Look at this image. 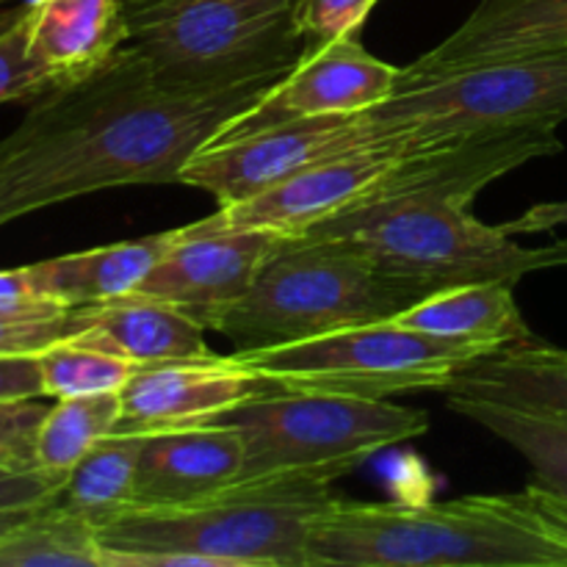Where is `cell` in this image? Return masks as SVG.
<instances>
[{
	"mask_svg": "<svg viewBox=\"0 0 567 567\" xmlns=\"http://www.w3.org/2000/svg\"><path fill=\"white\" fill-rule=\"evenodd\" d=\"M275 83L166 92L125 44L89 75L31 100L0 138V225L105 188L181 183L188 161Z\"/></svg>",
	"mask_w": 567,
	"mask_h": 567,
	"instance_id": "cell-1",
	"label": "cell"
},
{
	"mask_svg": "<svg viewBox=\"0 0 567 567\" xmlns=\"http://www.w3.org/2000/svg\"><path fill=\"white\" fill-rule=\"evenodd\" d=\"M557 127L480 133L421 147L365 203L293 236L338 241L391 275L426 286L507 280L567 266V238L524 247L474 216L476 194L535 158L563 153Z\"/></svg>",
	"mask_w": 567,
	"mask_h": 567,
	"instance_id": "cell-2",
	"label": "cell"
},
{
	"mask_svg": "<svg viewBox=\"0 0 567 567\" xmlns=\"http://www.w3.org/2000/svg\"><path fill=\"white\" fill-rule=\"evenodd\" d=\"M308 567H567V498L535 480L452 502L336 498L310 526Z\"/></svg>",
	"mask_w": 567,
	"mask_h": 567,
	"instance_id": "cell-3",
	"label": "cell"
},
{
	"mask_svg": "<svg viewBox=\"0 0 567 567\" xmlns=\"http://www.w3.org/2000/svg\"><path fill=\"white\" fill-rule=\"evenodd\" d=\"M349 471H286L177 507H125L97 524L105 567H308L310 526Z\"/></svg>",
	"mask_w": 567,
	"mask_h": 567,
	"instance_id": "cell-4",
	"label": "cell"
},
{
	"mask_svg": "<svg viewBox=\"0 0 567 567\" xmlns=\"http://www.w3.org/2000/svg\"><path fill=\"white\" fill-rule=\"evenodd\" d=\"M432 291L437 288L391 275L338 241L286 236L252 288L210 330L236 352H255L388 321Z\"/></svg>",
	"mask_w": 567,
	"mask_h": 567,
	"instance_id": "cell-5",
	"label": "cell"
},
{
	"mask_svg": "<svg viewBox=\"0 0 567 567\" xmlns=\"http://www.w3.org/2000/svg\"><path fill=\"white\" fill-rule=\"evenodd\" d=\"M302 0H150L127 6V48L175 94L280 81L308 42Z\"/></svg>",
	"mask_w": 567,
	"mask_h": 567,
	"instance_id": "cell-6",
	"label": "cell"
},
{
	"mask_svg": "<svg viewBox=\"0 0 567 567\" xmlns=\"http://www.w3.org/2000/svg\"><path fill=\"white\" fill-rule=\"evenodd\" d=\"M360 116L371 142H404L415 150L480 133L557 127L567 120V50L430 78L399 70L391 97Z\"/></svg>",
	"mask_w": 567,
	"mask_h": 567,
	"instance_id": "cell-7",
	"label": "cell"
},
{
	"mask_svg": "<svg viewBox=\"0 0 567 567\" xmlns=\"http://www.w3.org/2000/svg\"><path fill=\"white\" fill-rule=\"evenodd\" d=\"M216 421L233 424L244 435L247 465L241 480L327 465L358 468L382 449L430 430L424 410L399 408L388 399L297 391L275 382Z\"/></svg>",
	"mask_w": 567,
	"mask_h": 567,
	"instance_id": "cell-8",
	"label": "cell"
},
{
	"mask_svg": "<svg viewBox=\"0 0 567 567\" xmlns=\"http://www.w3.org/2000/svg\"><path fill=\"white\" fill-rule=\"evenodd\" d=\"M487 352L496 349L388 319L343 327L310 341L233 354L280 388L388 399L443 391L465 363Z\"/></svg>",
	"mask_w": 567,
	"mask_h": 567,
	"instance_id": "cell-9",
	"label": "cell"
},
{
	"mask_svg": "<svg viewBox=\"0 0 567 567\" xmlns=\"http://www.w3.org/2000/svg\"><path fill=\"white\" fill-rule=\"evenodd\" d=\"M371 133L360 114L313 116L247 136L210 142L183 169V186L210 194L219 208L252 199L305 166L363 147ZM382 144V142H380Z\"/></svg>",
	"mask_w": 567,
	"mask_h": 567,
	"instance_id": "cell-10",
	"label": "cell"
},
{
	"mask_svg": "<svg viewBox=\"0 0 567 567\" xmlns=\"http://www.w3.org/2000/svg\"><path fill=\"white\" fill-rule=\"evenodd\" d=\"M410 153H415L410 144L382 142L330 155L293 172L252 199L216 208V214L199 219V225L219 230L255 227L293 236L374 197Z\"/></svg>",
	"mask_w": 567,
	"mask_h": 567,
	"instance_id": "cell-11",
	"label": "cell"
},
{
	"mask_svg": "<svg viewBox=\"0 0 567 567\" xmlns=\"http://www.w3.org/2000/svg\"><path fill=\"white\" fill-rule=\"evenodd\" d=\"M286 233L255 227H177L164 258L138 282L136 293L161 299L210 330L214 321L252 288Z\"/></svg>",
	"mask_w": 567,
	"mask_h": 567,
	"instance_id": "cell-12",
	"label": "cell"
},
{
	"mask_svg": "<svg viewBox=\"0 0 567 567\" xmlns=\"http://www.w3.org/2000/svg\"><path fill=\"white\" fill-rule=\"evenodd\" d=\"M399 81V66L385 64L358 42V33L308 50L291 72L264 97L230 120L214 142L247 136L313 116L360 114L385 103Z\"/></svg>",
	"mask_w": 567,
	"mask_h": 567,
	"instance_id": "cell-13",
	"label": "cell"
},
{
	"mask_svg": "<svg viewBox=\"0 0 567 567\" xmlns=\"http://www.w3.org/2000/svg\"><path fill=\"white\" fill-rule=\"evenodd\" d=\"M271 382L236 354L166 360L136 365L122 388V415L116 432L181 430L216 421L227 410L260 396Z\"/></svg>",
	"mask_w": 567,
	"mask_h": 567,
	"instance_id": "cell-14",
	"label": "cell"
},
{
	"mask_svg": "<svg viewBox=\"0 0 567 567\" xmlns=\"http://www.w3.org/2000/svg\"><path fill=\"white\" fill-rule=\"evenodd\" d=\"M559 50H567V0H480L452 37L402 66V75H446Z\"/></svg>",
	"mask_w": 567,
	"mask_h": 567,
	"instance_id": "cell-15",
	"label": "cell"
},
{
	"mask_svg": "<svg viewBox=\"0 0 567 567\" xmlns=\"http://www.w3.org/2000/svg\"><path fill=\"white\" fill-rule=\"evenodd\" d=\"M247 443L233 424L208 421L147 435L131 507H177L236 485Z\"/></svg>",
	"mask_w": 567,
	"mask_h": 567,
	"instance_id": "cell-16",
	"label": "cell"
},
{
	"mask_svg": "<svg viewBox=\"0 0 567 567\" xmlns=\"http://www.w3.org/2000/svg\"><path fill=\"white\" fill-rule=\"evenodd\" d=\"M28 6V50L55 86L89 75L127 44L125 0H37Z\"/></svg>",
	"mask_w": 567,
	"mask_h": 567,
	"instance_id": "cell-17",
	"label": "cell"
},
{
	"mask_svg": "<svg viewBox=\"0 0 567 567\" xmlns=\"http://www.w3.org/2000/svg\"><path fill=\"white\" fill-rule=\"evenodd\" d=\"M175 236L177 230H166L136 238V241H120L39 260V264L20 266L22 280L31 299L59 302L66 308L109 302V299L136 291L150 269L164 258Z\"/></svg>",
	"mask_w": 567,
	"mask_h": 567,
	"instance_id": "cell-18",
	"label": "cell"
},
{
	"mask_svg": "<svg viewBox=\"0 0 567 567\" xmlns=\"http://www.w3.org/2000/svg\"><path fill=\"white\" fill-rule=\"evenodd\" d=\"M75 341L116 354L133 365L210 354L205 327L199 321L136 291L109 302L86 305V327L78 332Z\"/></svg>",
	"mask_w": 567,
	"mask_h": 567,
	"instance_id": "cell-19",
	"label": "cell"
},
{
	"mask_svg": "<svg viewBox=\"0 0 567 567\" xmlns=\"http://www.w3.org/2000/svg\"><path fill=\"white\" fill-rule=\"evenodd\" d=\"M443 393L535 410L567 421V349L540 338L509 343L465 363Z\"/></svg>",
	"mask_w": 567,
	"mask_h": 567,
	"instance_id": "cell-20",
	"label": "cell"
},
{
	"mask_svg": "<svg viewBox=\"0 0 567 567\" xmlns=\"http://www.w3.org/2000/svg\"><path fill=\"white\" fill-rule=\"evenodd\" d=\"M393 321L432 336L487 343L493 349L535 338L515 302V282L507 280L443 286L393 316Z\"/></svg>",
	"mask_w": 567,
	"mask_h": 567,
	"instance_id": "cell-21",
	"label": "cell"
},
{
	"mask_svg": "<svg viewBox=\"0 0 567 567\" xmlns=\"http://www.w3.org/2000/svg\"><path fill=\"white\" fill-rule=\"evenodd\" d=\"M144 443V432H111L70 471L55 504L94 526L131 507Z\"/></svg>",
	"mask_w": 567,
	"mask_h": 567,
	"instance_id": "cell-22",
	"label": "cell"
},
{
	"mask_svg": "<svg viewBox=\"0 0 567 567\" xmlns=\"http://www.w3.org/2000/svg\"><path fill=\"white\" fill-rule=\"evenodd\" d=\"M449 408L498 441L513 446L529 463L532 480L567 498V421L535 410L509 408L485 399L446 396Z\"/></svg>",
	"mask_w": 567,
	"mask_h": 567,
	"instance_id": "cell-23",
	"label": "cell"
},
{
	"mask_svg": "<svg viewBox=\"0 0 567 567\" xmlns=\"http://www.w3.org/2000/svg\"><path fill=\"white\" fill-rule=\"evenodd\" d=\"M0 567H105L97 526L59 504L0 535Z\"/></svg>",
	"mask_w": 567,
	"mask_h": 567,
	"instance_id": "cell-24",
	"label": "cell"
},
{
	"mask_svg": "<svg viewBox=\"0 0 567 567\" xmlns=\"http://www.w3.org/2000/svg\"><path fill=\"white\" fill-rule=\"evenodd\" d=\"M122 415L120 391L89 393V396L55 399L44 413L37 435V465L53 474L70 476V471L116 432Z\"/></svg>",
	"mask_w": 567,
	"mask_h": 567,
	"instance_id": "cell-25",
	"label": "cell"
},
{
	"mask_svg": "<svg viewBox=\"0 0 567 567\" xmlns=\"http://www.w3.org/2000/svg\"><path fill=\"white\" fill-rule=\"evenodd\" d=\"M44 396L70 399L122 391L136 365L97 347L66 338L37 354Z\"/></svg>",
	"mask_w": 567,
	"mask_h": 567,
	"instance_id": "cell-26",
	"label": "cell"
},
{
	"mask_svg": "<svg viewBox=\"0 0 567 567\" xmlns=\"http://www.w3.org/2000/svg\"><path fill=\"white\" fill-rule=\"evenodd\" d=\"M86 327V305L0 302V354H39Z\"/></svg>",
	"mask_w": 567,
	"mask_h": 567,
	"instance_id": "cell-27",
	"label": "cell"
},
{
	"mask_svg": "<svg viewBox=\"0 0 567 567\" xmlns=\"http://www.w3.org/2000/svg\"><path fill=\"white\" fill-rule=\"evenodd\" d=\"M28 14L31 6L25 0L0 9V103L37 100L55 86L53 78L31 59Z\"/></svg>",
	"mask_w": 567,
	"mask_h": 567,
	"instance_id": "cell-28",
	"label": "cell"
},
{
	"mask_svg": "<svg viewBox=\"0 0 567 567\" xmlns=\"http://www.w3.org/2000/svg\"><path fill=\"white\" fill-rule=\"evenodd\" d=\"M377 3L380 0H302L299 25H302L308 50L358 33Z\"/></svg>",
	"mask_w": 567,
	"mask_h": 567,
	"instance_id": "cell-29",
	"label": "cell"
},
{
	"mask_svg": "<svg viewBox=\"0 0 567 567\" xmlns=\"http://www.w3.org/2000/svg\"><path fill=\"white\" fill-rule=\"evenodd\" d=\"M48 408L37 399L0 402V468H39L37 435Z\"/></svg>",
	"mask_w": 567,
	"mask_h": 567,
	"instance_id": "cell-30",
	"label": "cell"
},
{
	"mask_svg": "<svg viewBox=\"0 0 567 567\" xmlns=\"http://www.w3.org/2000/svg\"><path fill=\"white\" fill-rule=\"evenodd\" d=\"M66 476L44 468H0V513L53 504Z\"/></svg>",
	"mask_w": 567,
	"mask_h": 567,
	"instance_id": "cell-31",
	"label": "cell"
},
{
	"mask_svg": "<svg viewBox=\"0 0 567 567\" xmlns=\"http://www.w3.org/2000/svg\"><path fill=\"white\" fill-rule=\"evenodd\" d=\"M44 396L37 354H0V402Z\"/></svg>",
	"mask_w": 567,
	"mask_h": 567,
	"instance_id": "cell-32",
	"label": "cell"
},
{
	"mask_svg": "<svg viewBox=\"0 0 567 567\" xmlns=\"http://www.w3.org/2000/svg\"><path fill=\"white\" fill-rule=\"evenodd\" d=\"M559 225H567V199H557V203H540L532 205L529 210L513 221H504L502 227L507 236H537V233H551Z\"/></svg>",
	"mask_w": 567,
	"mask_h": 567,
	"instance_id": "cell-33",
	"label": "cell"
},
{
	"mask_svg": "<svg viewBox=\"0 0 567 567\" xmlns=\"http://www.w3.org/2000/svg\"><path fill=\"white\" fill-rule=\"evenodd\" d=\"M44 507H48V504H44ZM37 509H17V513H0V535H3V532H9L11 526L20 524V520H25L28 515L37 513Z\"/></svg>",
	"mask_w": 567,
	"mask_h": 567,
	"instance_id": "cell-34",
	"label": "cell"
},
{
	"mask_svg": "<svg viewBox=\"0 0 567 567\" xmlns=\"http://www.w3.org/2000/svg\"><path fill=\"white\" fill-rule=\"evenodd\" d=\"M127 6H142V3H150V0H125Z\"/></svg>",
	"mask_w": 567,
	"mask_h": 567,
	"instance_id": "cell-35",
	"label": "cell"
},
{
	"mask_svg": "<svg viewBox=\"0 0 567 567\" xmlns=\"http://www.w3.org/2000/svg\"><path fill=\"white\" fill-rule=\"evenodd\" d=\"M0 9H3V6H0Z\"/></svg>",
	"mask_w": 567,
	"mask_h": 567,
	"instance_id": "cell-36",
	"label": "cell"
}]
</instances>
